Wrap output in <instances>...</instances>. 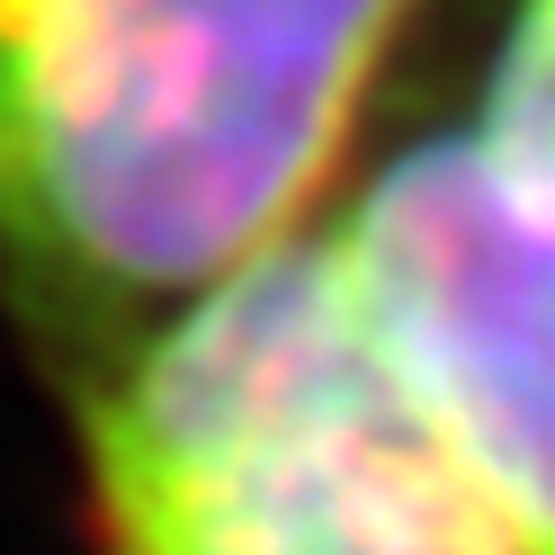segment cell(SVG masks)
Segmentation results:
<instances>
[{
  "mask_svg": "<svg viewBox=\"0 0 555 555\" xmlns=\"http://www.w3.org/2000/svg\"><path fill=\"white\" fill-rule=\"evenodd\" d=\"M412 0H0V287L90 376L296 242Z\"/></svg>",
  "mask_w": 555,
  "mask_h": 555,
  "instance_id": "cell-1",
  "label": "cell"
},
{
  "mask_svg": "<svg viewBox=\"0 0 555 555\" xmlns=\"http://www.w3.org/2000/svg\"><path fill=\"white\" fill-rule=\"evenodd\" d=\"M81 439L99 555H538L386 359L332 233L117 350Z\"/></svg>",
  "mask_w": 555,
  "mask_h": 555,
  "instance_id": "cell-2",
  "label": "cell"
},
{
  "mask_svg": "<svg viewBox=\"0 0 555 555\" xmlns=\"http://www.w3.org/2000/svg\"><path fill=\"white\" fill-rule=\"evenodd\" d=\"M323 233L386 359L555 555V206L466 126L403 144Z\"/></svg>",
  "mask_w": 555,
  "mask_h": 555,
  "instance_id": "cell-3",
  "label": "cell"
},
{
  "mask_svg": "<svg viewBox=\"0 0 555 555\" xmlns=\"http://www.w3.org/2000/svg\"><path fill=\"white\" fill-rule=\"evenodd\" d=\"M475 126L555 206V0H519L511 10V37H502V63H493V90H483Z\"/></svg>",
  "mask_w": 555,
  "mask_h": 555,
  "instance_id": "cell-4",
  "label": "cell"
}]
</instances>
